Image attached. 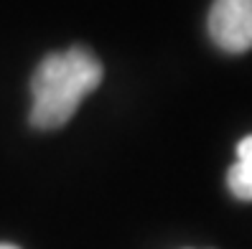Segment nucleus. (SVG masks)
I'll return each instance as SVG.
<instances>
[{"label": "nucleus", "mask_w": 252, "mask_h": 249, "mask_svg": "<svg viewBox=\"0 0 252 249\" xmlns=\"http://www.w3.org/2000/svg\"><path fill=\"white\" fill-rule=\"evenodd\" d=\"M102 77L105 69L87 46L49 54L31 79V125L38 130L64 127Z\"/></svg>", "instance_id": "f257e3e1"}, {"label": "nucleus", "mask_w": 252, "mask_h": 249, "mask_svg": "<svg viewBox=\"0 0 252 249\" xmlns=\"http://www.w3.org/2000/svg\"><path fill=\"white\" fill-rule=\"evenodd\" d=\"M209 36L221 51L245 54L252 49V0H214Z\"/></svg>", "instance_id": "f03ea898"}, {"label": "nucleus", "mask_w": 252, "mask_h": 249, "mask_svg": "<svg viewBox=\"0 0 252 249\" xmlns=\"http://www.w3.org/2000/svg\"><path fill=\"white\" fill-rule=\"evenodd\" d=\"M227 186L234 198L240 201H252V168L234 163L227 173Z\"/></svg>", "instance_id": "7ed1b4c3"}, {"label": "nucleus", "mask_w": 252, "mask_h": 249, "mask_svg": "<svg viewBox=\"0 0 252 249\" xmlns=\"http://www.w3.org/2000/svg\"><path fill=\"white\" fill-rule=\"evenodd\" d=\"M237 163L252 168V135H247L240 145H237Z\"/></svg>", "instance_id": "20e7f679"}, {"label": "nucleus", "mask_w": 252, "mask_h": 249, "mask_svg": "<svg viewBox=\"0 0 252 249\" xmlns=\"http://www.w3.org/2000/svg\"><path fill=\"white\" fill-rule=\"evenodd\" d=\"M0 249H16V247H10V244H0Z\"/></svg>", "instance_id": "39448f33"}]
</instances>
